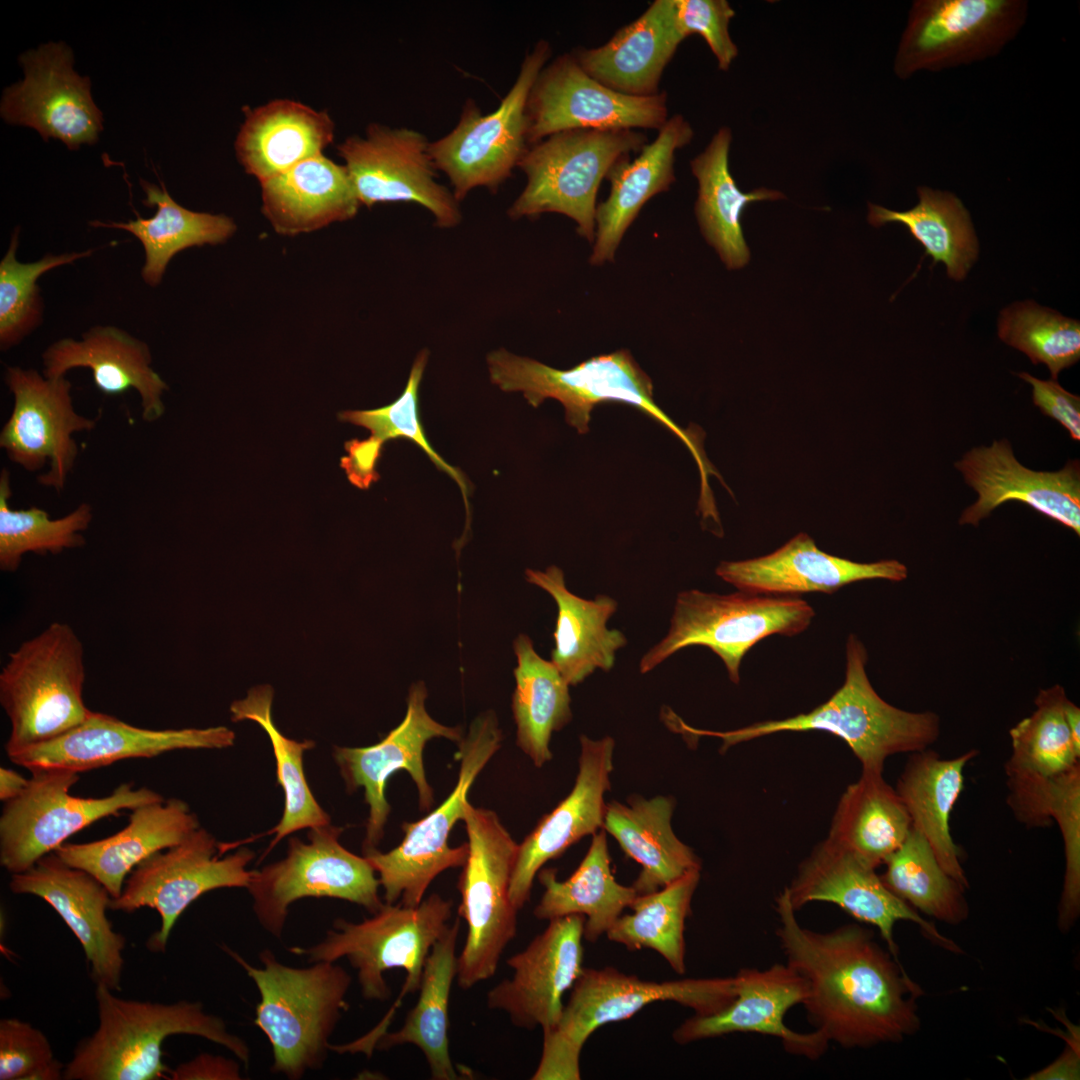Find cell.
Instances as JSON below:
<instances>
[{"label": "cell", "instance_id": "6da1fadb", "mask_svg": "<svg viewBox=\"0 0 1080 1080\" xmlns=\"http://www.w3.org/2000/svg\"><path fill=\"white\" fill-rule=\"evenodd\" d=\"M775 903V934L786 964L807 982L802 1005L814 1031L846 1049L899 1043L918 1031L923 992L871 930L855 923L824 932L802 926L787 887Z\"/></svg>", "mask_w": 1080, "mask_h": 1080}, {"label": "cell", "instance_id": "7a4b0ae2", "mask_svg": "<svg viewBox=\"0 0 1080 1080\" xmlns=\"http://www.w3.org/2000/svg\"><path fill=\"white\" fill-rule=\"evenodd\" d=\"M867 651L854 635L846 645L842 686L808 713L757 722L730 731H710L680 724V733L722 740V751L752 739L780 732L824 731L842 739L858 758L862 772L883 773L884 762L898 753L927 749L940 735V718L931 711L909 712L882 699L866 674Z\"/></svg>", "mask_w": 1080, "mask_h": 1080}, {"label": "cell", "instance_id": "3957f363", "mask_svg": "<svg viewBox=\"0 0 1080 1080\" xmlns=\"http://www.w3.org/2000/svg\"><path fill=\"white\" fill-rule=\"evenodd\" d=\"M98 1026L75 1047L65 1080H158L171 1069L162 1044L173 1035L199 1036L231 1051L248 1065L250 1051L224 1021L200 1002L159 1003L123 999L103 984L95 989Z\"/></svg>", "mask_w": 1080, "mask_h": 1080}, {"label": "cell", "instance_id": "277c9868", "mask_svg": "<svg viewBox=\"0 0 1080 1080\" xmlns=\"http://www.w3.org/2000/svg\"><path fill=\"white\" fill-rule=\"evenodd\" d=\"M490 380L504 392H521L532 407L546 399L559 401L566 422L578 433L589 431L591 412L603 402L627 403L675 434L688 448L700 475V495L712 491L709 477L721 475L704 451V431L693 424L682 428L654 401L653 383L628 350L592 357L570 369L550 367L500 348L487 355Z\"/></svg>", "mask_w": 1080, "mask_h": 1080}, {"label": "cell", "instance_id": "5b68a950", "mask_svg": "<svg viewBox=\"0 0 1080 1080\" xmlns=\"http://www.w3.org/2000/svg\"><path fill=\"white\" fill-rule=\"evenodd\" d=\"M223 949L259 991L254 1024L272 1046L271 1070L298 1080L307 1071L321 1069L330 1050L329 1038L348 1008L346 995L352 982L348 972L330 961L290 967L269 949L260 953L262 967L258 968L230 948Z\"/></svg>", "mask_w": 1080, "mask_h": 1080}, {"label": "cell", "instance_id": "8992f818", "mask_svg": "<svg viewBox=\"0 0 1080 1080\" xmlns=\"http://www.w3.org/2000/svg\"><path fill=\"white\" fill-rule=\"evenodd\" d=\"M556 1026L543 1033L542 1053L533 1080H579L580 1054L590 1035L601 1026L626 1020L657 1001L710 1015L736 997L733 977L649 981L613 967L584 968L571 988Z\"/></svg>", "mask_w": 1080, "mask_h": 1080}, {"label": "cell", "instance_id": "52a82bcc", "mask_svg": "<svg viewBox=\"0 0 1080 1080\" xmlns=\"http://www.w3.org/2000/svg\"><path fill=\"white\" fill-rule=\"evenodd\" d=\"M84 646L73 628L49 624L8 654L0 704L10 721L7 755L52 740L91 714L83 700Z\"/></svg>", "mask_w": 1080, "mask_h": 1080}, {"label": "cell", "instance_id": "ba28073f", "mask_svg": "<svg viewBox=\"0 0 1080 1080\" xmlns=\"http://www.w3.org/2000/svg\"><path fill=\"white\" fill-rule=\"evenodd\" d=\"M452 901L432 894L414 907L384 903L372 917L362 922L338 918L325 938L311 947L289 950L307 957L310 963L335 962L346 958L357 970L362 996L385 1001L391 995L384 973L401 968L406 972L398 1002L419 990L426 960L434 944L449 928Z\"/></svg>", "mask_w": 1080, "mask_h": 1080}, {"label": "cell", "instance_id": "9c48e42d", "mask_svg": "<svg viewBox=\"0 0 1080 1080\" xmlns=\"http://www.w3.org/2000/svg\"><path fill=\"white\" fill-rule=\"evenodd\" d=\"M647 144L635 129H572L529 146L518 164L526 185L507 210L511 219L559 213L577 224V232L595 239L596 199L613 164Z\"/></svg>", "mask_w": 1080, "mask_h": 1080}, {"label": "cell", "instance_id": "30bf717a", "mask_svg": "<svg viewBox=\"0 0 1080 1080\" xmlns=\"http://www.w3.org/2000/svg\"><path fill=\"white\" fill-rule=\"evenodd\" d=\"M468 856L458 881L459 917L467 936L458 956L457 983L467 990L488 980L517 932V910L509 895L519 844L489 809L464 806Z\"/></svg>", "mask_w": 1080, "mask_h": 1080}, {"label": "cell", "instance_id": "8fae6325", "mask_svg": "<svg viewBox=\"0 0 1080 1080\" xmlns=\"http://www.w3.org/2000/svg\"><path fill=\"white\" fill-rule=\"evenodd\" d=\"M503 736L496 714L478 715L459 742L458 780L449 796L436 809L415 822H404V838L394 849L380 852L364 849V857L379 875L384 903L419 905L431 882L443 871L462 867L468 843L449 845L450 832L462 820L468 791L476 777L501 747Z\"/></svg>", "mask_w": 1080, "mask_h": 1080}, {"label": "cell", "instance_id": "7c38bea8", "mask_svg": "<svg viewBox=\"0 0 1080 1080\" xmlns=\"http://www.w3.org/2000/svg\"><path fill=\"white\" fill-rule=\"evenodd\" d=\"M814 616L813 608L794 596L683 591L677 595L667 635L642 657L640 672L651 671L683 648L701 645L723 661L730 681L738 684L741 661L754 645L774 634L797 635Z\"/></svg>", "mask_w": 1080, "mask_h": 1080}, {"label": "cell", "instance_id": "4fadbf2b", "mask_svg": "<svg viewBox=\"0 0 1080 1080\" xmlns=\"http://www.w3.org/2000/svg\"><path fill=\"white\" fill-rule=\"evenodd\" d=\"M551 44L541 39L529 50L512 87L499 106L483 114L467 99L456 126L430 141L429 153L438 171L448 178L460 202L474 189L495 193L511 177L529 148L526 106L531 87L548 63Z\"/></svg>", "mask_w": 1080, "mask_h": 1080}, {"label": "cell", "instance_id": "5bb4252c", "mask_svg": "<svg viewBox=\"0 0 1080 1080\" xmlns=\"http://www.w3.org/2000/svg\"><path fill=\"white\" fill-rule=\"evenodd\" d=\"M27 786L4 802L0 816V864L11 874L33 867L65 841L95 821L122 810L163 800L157 792L123 783L108 796L70 793L79 773L64 768H34Z\"/></svg>", "mask_w": 1080, "mask_h": 1080}, {"label": "cell", "instance_id": "9a60e30c", "mask_svg": "<svg viewBox=\"0 0 1080 1080\" xmlns=\"http://www.w3.org/2000/svg\"><path fill=\"white\" fill-rule=\"evenodd\" d=\"M343 828L331 824L310 828L308 842L289 840L284 859L253 870L247 887L259 924L280 938L289 906L302 898H336L378 912L384 903L376 872L369 861L339 843Z\"/></svg>", "mask_w": 1080, "mask_h": 1080}, {"label": "cell", "instance_id": "2e32d148", "mask_svg": "<svg viewBox=\"0 0 1080 1080\" xmlns=\"http://www.w3.org/2000/svg\"><path fill=\"white\" fill-rule=\"evenodd\" d=\"M223 844L199 827L179 844L156 852L136 866L127 877L110 909L131 913L148 907L159 913L160 928L147 942L149 950L162 952L176 921L203 894L219 888L248 887L247 870L254 853L242 848L222 857Z\"/></svg>", "mask_w": 1080, "mask_h": 1080}, {"label": "cell", "instance_id": "e0dca14e", "mask_svg": "<svg viewBox=\"0 0 1080 1080\" xmlns=\"http://www.w3.org/2000/svg\"><path fill=\"white\" fill-rule=\"evenodd\" d=\"M1022 0H918L909 12L894 62L906 79L996 55L1027 16Z\"/></svg>", "mask_w": 1080, "mask_h": 1080}, {"label": "cell", "instance_id": "ac0fdd59", "mask_svg": "<svg viewBox=\"0 0 1080 1080\" xmlns=\"http://www.w3.org/2000/svg\"><path fill=\"white\" fill-rule=\"evenodd\" d=\"M430 141L415 129L370 123L365 134L347 137L336 149L361 205L407 202L420 205L442 229L462 220L452 190L437 181Z\"/></svg>", "mask_w": 1080, "mask_h": 1080}, {"label": "cell", "instance_id": "d6986e66", "mask_svg": "<svg viewBox=\"0 0 1080 1080\" xmlns=\"http://www.w3.org/2000/svg\"><path fill=\"white\" fill-rule=\"evenodd\" d=\"M4 380L13 395V408L1 429L0 447L28 472L49 464L37 481L60 493L79 453L73 435L92 431L96 419L75 411L72 384L65 376L48 378L34 369L9 366Z\"/></svg>", "mask_w": 1080, "mask_h": 1080}, {"label": "cell", "instance_id": "ffe728a7", "mask_svg": "<svg viewBox=\"0 0 1080 1080\" xmlns=\"http://www.w3.org/2000/svg\"><path fill=\"white\" fill-rule=\"evenodd\" d=\"M529 146L572 129H656L668 119L667 94L619 93L592 78L571 52L548 62L527 99Z\"/></svg>", "mask_w": 1080, "mask_h": 1080}, {"label": "cell", "instance_id": "44dd1931", "mask_svg": "<svg viewBox=\"0 0 1080 1080\" xmlns=\"http://www.w3.org/2000/svg\"><path fill=\"white\" fill-rule=\"evenodd\" d=\"M24 79L5 88L1 117L9 124L35 129L47 141L69 149L93 144L103 130V116L91 95L89 77L73 69V53L63 42H49L21 54Z\"/></svg>", "mask_w": 1080, "mask_h": 1080}, {"label": "cell", "instance_id": "7402d4cb", "mask_svg": "<svg viewBox=\"0 0 1080 1080\" xmlns=\"http://www.w3.org/2000/svg\"><path fill=\"white\" fill-rule=\"evenodd\" d=\"M426 698L425 683H413L402 722L380 742L367 747H334L333 756L347 789L352 792L362 787L369 806L363 850L376 848L384 835L391 810L385 797L387 780L397 771L408 772L418 791L420 809H430L434 792L425 773L424 748L434 738L459 743L464 737L460 727L443 725L429 715Z\"/></svg>", "mask_w": 1080, "mask_h": 1080}, {"label": "cell", "instance_id": "603a6c76", "mask_svg": "<svg viewBox=\"0 0 1080 1080\" xmlns=\"http://www.w3.org/2000/svg\"><path fill=\"white\" fill-rule=\"evenodd\" d=\"M875 870L826 839L802 861L787 886L791 905L798 911L812 902L835 904L856 920L875 926L896 959L894 927L898 921L913 922L933 942L948 951L962 953L956 943L892 893Z\"/></svg>", "mask_w": 1080, "mask_h": 1080}, {"label": "cell", "instance_id": "cb8c5ba5", "mask_svg": "<svg viewBox=\"0 0 1080 1080\" xmlns=\"http://www.w3.org/2000/svg\"><path fill=\"white\" fill-rule=\"evenodd\" d=\"M585 917L568 915L548 926L522 951L507 959L511 978L487 993V1007L504 1011L513 1025L543 1033L553 1029L564 1008L563 996L583 967Z\"/></svg>", "mask_w": 1080, "mask_h": 1080}, {"label": "cell", "instance_id": "d4e9b609", "mask_svg": "<svg viewBox=\"0 0 1080 1080\" xmlns=\"http://www.w3.org/2000/svg\"><path fill=\"white\" fill-rule=\"evenodd\" d=\"M234 741L235 733L225 726L154 730L92 711L85 721L66 733L8 757L29 770L64 768L80 773L124 759L151 758L173 750L227 748Z\"/></svg>", "mask_w": 1080, "mask_h": 1080}, {"label": "cell", "instance_id": "484cf974", "mask_svg": "<svg viewBox=\"0 0 1080 1080\" xmlns=\"http://www.w3.org/2000/svg\"><path fill=\"white\" fill-rule=\"evenodd\" d=\"M954 467L978 495L963 510L959 524L978 526L1008 501H1019L1080 535V463L1069 460L1057 471H1035L1020 463L1010 442L967 451Z\"/></svg>", "mask_w": 1080, "mask_h": 1080}, {"label": "cell", "instance_id": "4316f807", "mask_svg": "<svg viewBox=\"0 0 1080 1080\" xmlns=\"http://www.w3.org/2000/svg\"><path fill=\"white\" fill-rule=\"evenodd\" d=\"M734 978L736 997L721 1011L694 1015L678 1026L672 1037L685 1045L732 1033H757L780 1039L786 1052L820 1058L829 1043L818 1032L799 1033L784 1023L787 1012L805 1001L806 980L788 964L776 963L766 969L743 968Z\"/></svg>", "mask_w": 1080, "mask_h": 1080}, {"label": "cell", "instance_id": "83f0119b", "mask_svg": "<svg viewBox=\"0 0 1080 1080\" xmlns=\"http://www.w3.org/2000/svg\"><path fill=\"white\" fill-rule=\"evenodd\" d=\"M9 888L47 902L80 942L96 985L120 990L126 940L112 928L106 914L112 897L95 877L53 852L30 869L11 874Z\"/></svg>", "mask_w": 1080, "mask_h": 1080}, {"label": "cell", "instance_id": "f1b7e54d", "mask_svg": "<svg viewBox=\"0 0 1080 1080\" xmlns=\"http://www.w3.org/2000/svg\"><path fill=\"white\" fill-rule=\"evenodd\" d=\"M578 773L570 793L519 844L509 895L519 911L529 901L535 876L587 835L603 829L605 792L610 789L615 742L612 737H580Z\"/></svg>", "mask_w": 1080, "mask_h": 1080}, {"label": "cell", "instance_id": "f546056e", "mask_svg": "<svg viewBox=\"0 0 1080 1080\" xmlns=\"http://www.w3.org/2000/svg\"><path fill=\"white\" fill-rule=\"evenodd\" d=\"M715 572L739 591L778 596L832 594L853 582L902 581L908 575L907 567L895 559L861 563L828 554L806 533L797 534L770 554L722 561Z\"/></svg>", "mask_w": 1080, "mask_h": 1080}, {"label": "cell", "instance_id": "4dcf8cb0", "mask_svg": "<svg viewBox=\"0 0 1080 1080\" xmlns=\"http://www.w3.org/2000/svg\"><path fill=\"white\" fill-rule=\"evenodd\" d=\"M43 375L59 378L73 368L92 371L97 389L120 395L134 389L141 399V416L152 423L165 413L167 383L152 368L150 348L144 341L115 326H94L80 340L62 338L42 354Z\"/></svg>", "mask_w": 1080, "mask_h": 1080}, {"label": "cell", "instance_id": "1f68e13d", "mask_svg": "<svg viewBox=\"0 0 1080 1080\" xmlns=\"http://www.w3.org/2000/svg\"><path fill=\"white\" fill-rule=\"evenodd\" d=\"M197 816L177 798L163 799L132 809L128 824L104 839L64 843L54 852L68 865L95 877L112 898L141 862L175 846L199 828Z\"/></svg>", "mask_w": 1080, "mask_h": 1080}, {"label": "cell", "instance_id": "d6a6232c", "mask_svg": "<svg viewBox=\"0 0 1080 1080\" xmlns=\"http://www.w3.org/2000/svg\"><path fill=\"white\" fill-rule=\"evenodd\" d=\"M693 135L690 123L676 114L633 161L627 155L613 164L606 175L611 183L609 196L596 208L593 265L613 261L625 232L645 203L670 188L675 181V153L689 144Z\"/></svg>", "mask_w": 1080, "mask_h": 1080}, {"label": "cell", "instance_id": "836d02e7", "mask_svg": "<svg viewBox=\"0 0 1080 1080\" xmlns=\"http://www.w3.org/2000/svg\"><path fill=\"white\" fill-rule=\"evenodd\" d=\"M682 41L675 27L674 0H655L605 44L571 53L601 84L622 94L646 97L660 92L664 69Z\"/></svg>", "mask_w": 1080, "mask_h": 1080}, {"label": "cell", "instance_id": "e575fe53", "mask_svg": "<svg viewBox=\"0 0 1080 1080\" xmlns=\"http://www.w3.org/2000/svg\"><path fill=\"white\" fill-rule=\"evenodd\" d=\"M234 149L245 172L260 183L322 155L335 137L326 110L291 99H274L247 108Z\"/></svg>", "mask_w": 1080, "mask_h": 1080}, {"label": "cell", "instance_id": "d590c367", "mask_svg": "<svg viewBox=\"0 0 1080 1080\" xmlns=\"http://www.w3.org/2000/svg\"><path fill=\"white\" fill-rule=\"evenodd\" d=\"M262 212L274 230L297 235L356 216L361 206L344 164L324 154L260 183Z\"/></svg>", "mask_w": 1080, "mask_h": 1080}, {"label": "cell", "instance_id": "8d00e7d4", "mask_svg": "<svg viewBox=\"0 0 1080 1080\" xmlns=\"http://www.w3.org/2000/svg\"><path fill=\"white\" fill-rule=\"evenodd\" d=\"M525 576L557 604L551 662L568 684L581 683L597 668L610 671L616 652L627 643L621 631L607 628L617 601L607 595L588 600L573 594L565 585L563 571L554 565L545 571L526 569Z\"/></svg>", "mask_w": 1080, "mask_h": 1080}, {"label": "cell", "instance_id": "74e56055", "mask_svg": "<svg viewBox=\"0 0 1080 1080\" xmlns=\"http://www.w3.org/2000/svg\"><path fill=\"white\" fill-rule=\"evenodd\" d=\"M669 796H632L627 804H606L603 829L640 866L632 884L638 895L655 892L693 870H701L694 851L675 835Z\"/></svg>", "mask_w": 1080, "mask_h": 1080}, {"label": "cell", "instance_id": "f35d334b", "mask_svg": "<svg viewBox=\"0 0 1080 1080\" xmlns=\"http://www.w3.org/2000/svg\"><path fill=\"white\" fill-rule=\"evenodd\" d=\"M977 755L973 749L951 759L929 748L910 753L895 788L912 828L926 838L942 868L965 889L969 883L949 821L964 789V768Z\"/></svg>", "mask_w": 1080, "mask_h": 1080}, {"label": "cell", "instance_id": "ab89813d", "mask_svg": "<svg viewBox=\"0 0 1080 1080\" xmlns=\"http://www.w3.org/2000/svg\"><path fill=\"white\" fill-rule=\"evenodd\" d=\"M731 140L730 129L720 128L690 166L698 181L695 214L701 232L728 269H739L750 258L741 227L743 210L752 202L777 200L784 195L767 188L750 192L739 189L729 170Z\"/></svg>", "mask_w": 1080, "mask_h": 1080}, {"label": "cell", "instance_id": "60d3db41", "mask_svg": "<svg viewBox=\"0 0 1080 1080\" xmlns=\"http://www.w3.org/2000/svg\"><path fill=\"white\" fill-rule=\"evenodd\" d=\"M538 878L544 893L533 911L534 916L549 921L582 915L583 935L588 942L606 934L638 895L633 886L616 881L604 829L593 834L585 857L568 879L559 881L553 868H542Z\"/></svg>", "mask_w": 1080, "mask_h": 1080}, {"label": "cell", "instance_id": "b9f144b4", "mask_svg": "<svg viewBox=\"0 0 1080 1080\" xmlns=\"http://www.w3.org/2000/svg\"><path fill=\"white\" fill-rule=\"evenodd\" d=\"M139 183L145 193L142 203L156 208L152 217L143 218L134 210V220H94L89 224L125 230L140 241L145 252L141 277L151 287L160 284L169 262L177 253L190 247L224 243L237 229L233 219L224 214L196 212L181 206L170 196L162 181L160 186L144 179Z\"/></svg>", "mask_w": 1080, "mask_h": 1080}, {"label": "cell", "instance_id": "7bdbcfd3", "mask_svg": "<svg viewBox=\"0 0 1080 1080\" xmlns=\"http://www.w3.org/2000/svg\"><path fill=\"white\" fill-rule=\"evenodd\" d=\"M429 357L427 349L421 350L411 367L406 386L393 403L371 410H350L339 414V419L368 429L371 436L365 440H350L345 443L347 455L341 458V467L349 481L360 489H367L379 479L376 471L377 461L382 453V446L388 440L404 438L420 447L433 461L436 467L458 484L467 513L469 487L463 473L443 460L425 436L419 419V386Z\"/></svg>", "mask_w": 1080, "mask_h": 1080}, {"label": "cell", "instance_id": "ee69618b", "mask_svg": "<svg viewBox=\"0 0 1080 1080\" xmlns=\"http://www.w3.org/2000/svg\"><path fill=\"white\" fill-rule=\"evenodd\" d=\"M460 918L449 926L434 944L423 970L416 1005L408 1013L401 1029L385 1031L375 1042L380 1050L412 1044L427 1061L434 1080L458 1079L449 1053V998L457 976L456 944Z\"/></svg>", "mask_w": 1080, "mask_h": 1080}, {"label": "cell", "instance_id": "f6af8a7d", "mask_svg": "<svg viewBox=\"0 0 1080 1080\" xmlns=\"http://www.w3.org/2000/svg\"><path fill=\"white\" fill-rule=\"evenodd\" d=\"M911 828L902 799L883 774L862 772L842 794L827 839L876 869Z\"/></svg>", "mask_w": 1080, "mask_h": 1080}, {"label": "cell", "instance_id": "bcb514c9", "mask_svg": "<svg viewBox=\"0 0 1080 1080\" xmlns=\"http://www.w3.org/2000/svg\"><path fill=\"white\" fill-rule=\"evenodd\" d=\"M513 648L517 666L511 708L516 743L540 768L552 759L549 744L553 732L572 719L569 684L551 661L535 651L529 636L519 634Z\"/></svg>", "mask_w": 1080, "mask_h": 1080}, {"label": "cell", "instance_id": "7dc6e473", "mask_svg": "<svg viewBox=\"0 0 1080 1080\" xmlns=\"http://www.w3.org/2000/svg\"><path fill=\"white\" fill-rule=\"evenodd\" d=\"M919 201L909 210L894 211L868 204V222L880 227L901 223L931 256L934 264L942 262L947 275L963 280L978 256V241L970 214L953 193L918 187Z\"/></svg>", "mask_w": 1080, "mask_h": 1080}, {"label": "cell", "instance_id": "c3c4849f", "mask_svg": "<svg viewBox=\"0 0 1080 1080\" xmlns=\"http://www.w3.org/2000/svg\"><path fill=\"white\" fill-rule=\"evenodd\" d=\"M273 690L268 685L252 688L246 698L230 706L232 720H251L268 734L276 762L277 784L284 792V810L278 824L269 831L275 834L268 850L287 835L304 828L330 824L329 815L313 796L303 768L304 752L313 748L311 740L296 741L283 735L272 720Z\"/></svg>", "mask_w": 1080, "mask_h": 1080}, {"label": "cell", "instance_id": "681fc988", "mask_svg": "<svg viewBox=\"0 0 1080 1080\" xmlns=\"http://www.w3.org/2000/svg\"><path fill=\"white\" fill-rule=\"evenodd\" d=\"M699 880L700 870H693L655 892L637 895L629 906L632 913L621 915L607 938L630 951L654 950L676 973L683 974L685 920Z\"/></svg>", "mask_w": 1080, "mask_h": 1080}, {"label": "cell", "instance_id": "f907efd6", "mask_svg": "<svg viewBox=\"0 0 1080 1080\" xmlns=\"http://www.w3.org/2000/svg\"><path fill=\"white\" fill-rule=\"evenodd\" d=\"M885 886L917 912L957 925L968 916L964 891L940 865L926 838L911 828L885 861Z\"/></svg>", "mask_w": 1080, "mask_h": 1080}, {"label": "cell", "instance_id": "816d5d0a", "mask_svg": "<svg viewBox=\"0 0 1080 1080\" xmlns=\"http://www.w3.org/2000/svg\"><path fill=\"white\" fill-rule=\"evenodd\" d=\"M10 472L3 468L0 473V569L15 572L27 553L40 555L60 554L65 549L79 548L86 540L82 532L93 519L92 507L79 504L69 514L51 519L46 510L31 507L12 509Z\"/></svg>", "mask_w": 1080, "mask_h": 1080}, {"label": "cell", "instance_id": "f5cc1de1", "mask_svg": "<svg viewBox=\"0 0 1080 1080\" xmlns=\"http://www.w3.org/2000/svg\"><path fill=\"white\" fill-rule=\"evenodd\" d=\"M1066 698L1060 685L1039 691L1035 711L1009 731L1012 752L1005 770L1049 778L1080 763V749L1073 741L1064 715Z\"/></svg>", "mask_w": 1080, "mask_h": 1080}, {"label": "cell", "instance_id": "db71d44e", "mask_svg": "<svg viewBox=\"0 0 1080 1080\" xmlns=\"http://www.w3.org/2000/svg\"><path fill=\"white\" fill-rule=\"evenodd\" d=\"M998 337L1023 352L1034 365L1045 364L1051 379L1080 359V324L1029 300L1004 308L998 318Z\"/></svg>", "mask_w": 1080, "mask_h": 1080}, {"label": "cell", "instance_id": "11a10c76", "mask_svg": "<svg viewBox=\"0 0 1080 1080\" xmlns=\"http://www.w3.org/2000/svg\"><path fill=\"white\" fill-rule=\"evenodd\" d=\"M20 229L16 228L0 262V349L7 351L19 344L41 323L43 301L38 279L62 265L88 257L93 250L47 253L41 259L23 263L17 260Z\"/></svg>", "mask_w": 1080, "mask_h": 1080}, {"label": "cell", "instance_id": "9f6ffc18", "mask_svg": "<svg viewBox=\"0 0 1080 1080\" xmlns=\"http://www.w3.org/2000/svg\"><path fill=\"white\" fill-rule=\"evenodd\" d=\"M1048 816L1062 836L1065 875L1058 924L1069 930L1080 913V763L1052 780Z\"/></svg>", "mask_w": 1080, "mask_h": 1080}, {"label": "cell", "instance_id": "6f0895ef", "mask_svg": "<svg viewBox=\"0 0 1080 1080\" xmlns=\"http://www.w3.org/2000/svg\"><path fill=\"white\" fill-rule=\"evenodd\" d=\"M735 11L726 0H674V21L678 34H699L704 38L721 70H728L738 55L729 33Z\"/></svg>", "mask_w": 1080, "mask_h": 1080}, {"label": "cell", "instance_id": "680465c9", "mask_svg": "<svg viewBox=\"0 0 1080 1080\" xmlns=\"http://www.w3.org/2000/svg\"><path fill=\"white\" fill-rule=\"evenodd\" d=\"M54 1058L41 1030L17 1018L0 1020V1080H27Z\"/></svg>", "mask_w": 1080, "mask_h": 1080}, {"label": "cell", "instance_id": "91938a15", "mask_svg": "<svg viewBox=\"0 0 1080 1080\" xmlns=\"http://www.w3.org/2000/svg\"><path fill=\"white\" fill-rule=\"evenodd\" d=\"M1032 386V400L1040 411L1059 424L1074 441L1080 440V397L1064 389L1056 380H1041L1027 372L1017 374Z\"/></svg>", "mask_w": 1080, "mask_h": 1080}, {"label": "cell", "instance_id": "94428289", "mask_svg": "<svg viewBox=\"0 0 1080 1080\" xmlns=\"http://www.w3.org/2000/svg\"><path fill=\"white\" fill-rule=\"evenodd\" d=\"M173 1080L240 1079L238 1065L221 1056L207 1053L178 1065L170 1071Z\"/></svg>", "mask_w": 1080, "mask_h": 1080}, {"label": "cell", "instance_id": "6125c7cd", "mask_svg": "<svg viewBox=\"0 0 1080 1080\" xmlns=\"http://www.w3.org/2000/svg\"><path fill=\"white\" fill-rule=\"evenodd\" d=\"M1080 1075L1079 1046L1069 1044L1051 1065L1027 1077L1029 1080H1076Z\"/></svg>", "mask_w": 1080, "mask_h": 1080}, {"label": "cell", "instance_id": "be15d7a7", "mask_svg": "<svg viewBox=\"0 0 1080 1080\" xmlns=\"http://www.w3.org/2000/svg\"><path fill=\"white\" fill-rule=\"evenodd\" d=\"M28 779L10 768H0V800L7 802L20 795L27 786Z\"/></svg>", "mask_w": 1080, "mask_h": 1080}, {"label": "cell", "instance_id": "e7e4bbea", "mask_svg": "<svg viewBox=\"0 0 1080 1080\" xmlns=\"http://www.w3.org/2000/svg\"><path fill=\"white\" fill-rule=\"evenodd\" d=\"M65 1065L56 1058L39 1067L29 1075L27 1080H60L64 1079Z\"/></svg>", "mask_w": 1080, "mask_h": 1080}, {"label": "cell", "instance_id": "03108f58", "mask_svg": "<svg viewBox=\"0 0 1080 1080\" xmlns=\"http://www.w3.org/2000/svg\"><path fill=\"white\" fill-rule=\"evenodd\" d=\"M1063 709L1073 741L1076 747L1080 749V709L1068 698L1064 701Z\"/></svg>", "mask_w": 1080, "mask_h": 1080}]
</instances>
